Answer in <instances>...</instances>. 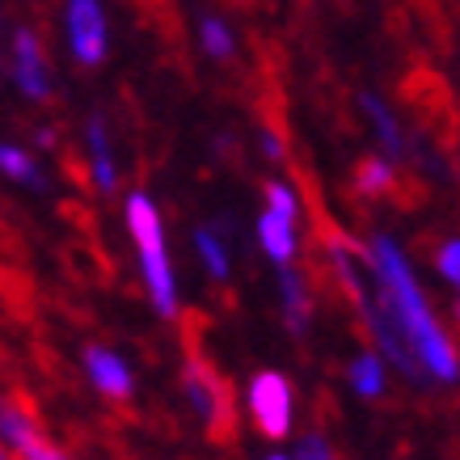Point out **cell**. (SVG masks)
Returning <instances> with one entry per match:
<instances>
[{"label": "cell", "mask_w": 460, "mask_h": 460, "mask_svg": "<svg viewBox=\"0 0 460 460\" xmlns=\"http://www.w3.org/2000/svg\"><path fill=\"white\" fill-rule=\"evenodd\" d=\"M181 385L190 393L195 410L208 419L211 439H216V444H233V435H237V410H233V389H228V380L220 376V367L190 347L186 367H181Z\"/></svg>", "instance_id": "cell-2"}, {"label": "cell", "mask_w": 460, "mask_h": 460, "mask_svg": "<svg viewBox=\"0 0 460 460\" xmlns=\"http://www.w3.org/2000/svg\"><path fill=\"white\" fill-rule=\"evenodd\" d=\"M68 30H72V56L84 68H98L106 59V17L98 0H72L68 4Z\"/></svg>", "instance_id": "cell-7"}, {"label": "cell", "mask_w": 460, "mask_h": 460, "mask_svg": "<svg viewBox=\"0 0 460 460\" xmlns=\"http://www.w3.org/2000/svg\"><path fill=\"white\" fill-rule=\"evenodd\" d=\"M199 253H203V262H208V270L216 275V279H224L228 275V253H224V241L211 233V228H203L199 233Z\"/></svg>", "instance_id": "cell-17"}, {"label": "cell", "mask_w": 460, "mask_h": 460, "mask_svg": "<svg viewBox=\"0 0 460 460\" xmlns=\"http://www.w3.org/2000/svg\"><path fill=\"white\" fill-rule=\"evenodd\" d=\"M13 76L22 84L26 98H51V81H47V59H42V47L30 30H17L13 39Z\"/></svg>", "instance_id": "cell-8"}, {"label": "cell", "mask_w": 460, "mask_h": 460, "mask_svg": "<svg viewBox=\"0 0 460 460\" xmlns=\"http://www.w3.org/2000/svg\"><path fill=\"white\" fill-rule=\"evenodd\" d=\"M250 410L253 422L266 439H283L292 427V389L279 372H258L250 385Z\"/></svg>", "instance_id": "cell-5"}, {"label": "cell", "mask_w": 460, "mask_h": 460, "mask_svg": "<svg viewBox=\"0 0 460 460\" xmlns=\"http://www.w3.org/2000/svg\"><path fill=\"white\" fill-rule=\"evenodd\" d=\"M275 460H283V456H275Z\"/></svg>", "instance_id": "cell-22"}, {"label": "cell", "mask_w": 460, "mask_h": 460, "mask_svg": "<svg viewBox=\"0 0 460 460\" xmlns=\"http://www.w3.org/2000/svg\"><path fill=\"white\" fill-rule=\"evenodd\" d=\"M350 195L363 199V203H376V199H402L397 190V173H393L380 156H363L355 165V178H350Z\"/></svg>", "instance_id": "cell-10"}, {"label": "cell", "mask_w": 460, "mask_h": 460, "mask_svg": "<svg viewBox=\"0 0 460 460\" xmlns=\"http://www.w3.org/2000/svg\"><path fill=\"white\" fill-rule=\"evenodd\" d=\"M0 173H9V178H17V181H34V186L42 181L34 161H30L26 153H17V148H4V144H0Z\"/></svg>", "instance_id": "cell-16"}, {"label": "cell", "mask_w": 460, "mask_h": 460, "mask_svg": "<svg viewBox=\"0 0 460 460\" xmlns=\"http://www.w3.org/2000/svg\"><path fill=\"white\" fill-rule=\"evenodd\" d=\"M367 258H372L380 283L389 288V296L397 300V308H402L405 325H410V334H414V342H419L427 376L456 380V350H452V342H447L444 330L435 325L431 308H427V296L419 292V283H414V275H410V262L402 258V250H397L389 237H376L372 245H367Z\"/></svg>", "instance_id": "cell-1"}, {"label": "cell", "mask_w": 460, "mask_h": 460, "mask_svg": "<svg viewBox=\"0 0 460 460\" xmlns=\"http://www.w3.org/2000/svg\"><path fill=\"white\" fill-rule=\"evenodd\" d=\"M296 460H334V456H330V447H325L321 435H308L305 444H300V456Z\"/></svg>", "instance_id": "cell-21"}, {"label": "cell", "mask_w": 460, "mask_h": 460, "mask_svg": "<svg viewBox=\"0 0 460 460\" xmlns=\"http://www.w3.org/2000/svg\"><path fill=\"white\" fill-rule=\"evenodd\" d=\"M0 435H4L17 452H22V460H68L64 452H56V447L42 439L34 410H30V405H22L17 397H9V402L0 405Z\"/></svg>", "instance_id": "cell-6"}, {"label": "cell", "mask_w": 460, "mask_h": 460, "mask_svg": "<svg viewBox=\"0 0 460 460\" xmlns=\"http://www.w3.org/2000/svg\"><path fill=\"white\" fill-rule=\"evenodd\" d=\"M258 237H262L266 253L275 258V262H292L296 253V237H292V220L288 216H275V211H266L262 220H258Z\"/></svg>", "instance_id": "cell-11"}, {"label": "cell", "mask_w": 460, "mask_h": 460, "mask_svg": "<svg viewBox=\"0 0 460 460\" xmlns=\"http://www.w3.org/2000/svg\"><path fill=\"white\" fill-rule=\"evenodd\" d=\"M84 367H89V376L98 385L106 397L114 402H127L131 397V372H127V363L106 347H84Z\"/></svg>", "instance_id": "cell-9"}, {"label": "cell", "mask_w": 460, "mask_h": 460, "mask_svg": "<svg viewBox=\"0 0 460 460\" xmlns=\"http://www.w3.org/2000/svg\"><path fill=\"white\" fill-rule=\"evenodd\" d=\"M456 258H460V245H456V241H444V245H439V253H435V266H439V275H444L447 283L460 279V275H456Z\"/></svg>", "instance_id": "cell-20"}, {"label": "cell", "mask_w": 460, "mask_h": 460, "mask_svg": "<svg viewBox=\"0 0 460 460\" xmlns=\"http://www.w3.org/2000/svg\"><path fill=\"white\" fill-rule=\"evenodd\" d=\"M350 385H355V393H363V397H380V389H385V372H380L376 355H359V359H355V367H350Z\"/></svg>", "instance_id": "cell-14"}, {"label": "cell", "mask_w": 460, "mask_h": 460, "mask_svg": "<svg viewBox=\"0 0 460 460\" xmlns=\"http://www.w3.org/2000/svg\"><path fill=\"white\" fill-rule=\"evenodd\" d=\"M0 460H4V456H0Z\"/></svg>", "instance_id": "cell-23"}, {"label": "cell", "mask_w": 460, "mask_h": 460, "mask_svg": "<svg viewBox=\"0 0 460 460\" xmlns=\"http://www.w3.org/2000/svg\"><path fill=\"white\" fill-rule=\"evenodd\" d=\"M203 47H208L216 59H233V34L224 30V22H216V17L203 22Z\"/></svg>", "instance_id": "cell-18"}, {"label": "cell", "mask_w": 460, "mask_h": 460, "mask_svg": "<svg viewBox=\"0 0 460 460\" xmlns=\"http://www.w3.org/2000/svg\"><path fill=\"white\" fill-rule=\"evenodd\" d=\"M89 148H93V161H98L102 190H114L119 173H114V156H111V140H106V123H102V114L89 119Z\"/></svg>", "instance_id": "cell-12"}, {"label": "cell", "mask_w": 460, "mask_h": 460, "mask_svg": "<svg viewBox=\"0 0 460 460\" xmlns=\"http://www.w3.org/2000/svg\"><path fill=\"white\" fill-rule=\"evenodd\" d=\"M266 203H270V211L275 216H288V220H296V199L288 186H279V181H266Z\"/></svg>", "instance_id": "cell-19"}, {"label": "cell", "mask_w": 460, "mask_h": 460, "mask_svg": "<svg viewBox=\"0 0 460 460\" xmlns=\"http://www.w3.org/2000/svg\"><path fill=\"white\" fill-rule=\"evenodd\" d=\"M372 325H376V338H380V347H385V355L402 367L405 376H427L419 342H414V334H410V325H405V317H402V308H397V300L389 296L385 283H380L376 300H372Z\"/></svg>", "instance_id": "cell-4"}, {"label": "cell", "mask_w": 460, "mask_h": 460, "mask_svg": "<svg viewBox=\"0 0 460 460\" xmlns=\"http://www.w3.org/2000/svg\"><path fill=\"white\" fill-rule=\"evenodd\" d=\"M283 305H288V325H292V334H305L308 296H305V288H300V275H296V270H283Z\"/></svg>", "instance_id": "cell-13"}, {"label": "cell", "mask_w": 460, "mask_h": 460, "mask_svg": "<svg viewBox=\"0 0 460 460\" xmlns=\"http://www.w3.org/2000/svg\"><path fill=\"white\" fill-rule=\"evenodd\" d=\"M127 224H131V237H136V250H140L153 305L161 308V313H173V275H169V258H165V245H161L156 208L144 195H131V203H127Z\"/></svg>", "instance_id": "cell-3"}, {"label": "cell", "mask_w": 460, "mask_h": 460, "mask_svg": "<svg viewBox=\"0 0 460 460\" xmlns=\"http://www.w3.org/2000/svg\"><path fill=\"white\" fill-rule=\"evenodd\" d=\"M363 111L372 114V123H376V131H380V144H385V153L389 156H402L405 148H402V131H397V123H393V114L380 106L376 98H363Z\"/></svg>", "instance_id": "cell-15"}]
</instances>
